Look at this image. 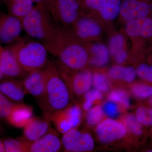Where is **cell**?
<instances>
[{"instance_id":"obj_1","label":"cell","mask_w":152,"mask_h":152,"mask_svg":"<svg viewBox=\"0 0 152 152\" xmlns=\"http://www.w3.org/2000/svg\"><path fill=\"white\" fill-rule=\"evenodd\" d=\"M48 52L62 64L74 70L83 69L88 64V51L68 30L58 27L53 34L42 42Z\"/></svg>"},{"instance_id":"obj_2","label":"cell","mask_w":152,"mask_h":152,"mask_svg":"<svg viewBox=\"0 0 152 152\" xmlns=\"http://www.w3.org/2000/svg\"><path fill=\"white\" fill-rule=\"evenodd\" d=\"M42 70L45 87L39 105L44 113L51 115L71 104L72 94L57 71L55 60L48 59Z\"/></svg>"},{"instance_id":"obj_3","label":"cell","mask_w":152,"mask_h":152,"mask_svg":"<svg viewBox=\"0 0 152 152\" xmlns=\"http://www.w3.org/2000/svg\"><path fill=\"white\" fill-rule=\"evenodd\" d=\"M7 48L28 73L43 69L48 60L43 44L28 38H20Z\"/></svg>"},{"instance_id":"obj_4","label":"cell","mask_w":152,"mask_h":152,"mask_svg":"<svg viewBox=\"0 0 152 152\" xmlns=\"http://www.w3.org/2000/svg\"><path fill=\"white\" fill-rule=\"evenodd\" d=\"M21 20L23 29L28 35L42 42L49 39L58 26L42 5L33 8Z\"/></svg>"},{"instance_id":"obj_5","label":"cell","mask_w":152,"mask_h":152,"mask_svg":"<svg viewBox=\"0 0 152 152\" xmlns=\"http://www.w3.org/2000/svg\"><path fill=\"white\" fill-rule=\"evenodd\" d=\"M55 64L59 75L72 92L81 95L89 91L93 84V74L89 70L83 69L79 72L68 67L58 60Z\"/></svg>"},{"instance_id":"obj_6","label":"cell","mask_w":152,"mask_h":152,"mask_svg":"<svg viewBox=\"0 0 152 152\" xmlns=\"http://www.w3.org/2000/svg\"><path fill=\"white\" fill-rule=\"evenodd\" d=\"M45 9L58 26L67 30L80 18V7L76 0H55Z\"/></svg>"},{"instance_id":"obj_7","label":"cell","mask_w":152,"mask_h":152,"mask_svg":"<svg viewBox=\"0 0 152 152\" xmlns=\"http://www.w3.org/2000/svg\"><path fill=\"white\" fill-rule=\"evenodd\" d=\"M82 110L78 105H70L50 116L51 122L58 132L64 134L76 129L81 122Z\"/></svg>"},{"instance_id":"obj_8","label":"cell","mask_w":152,"mask_h":152,"mask_svg":"<svg viewBox=\"0 0 152 152\" xmlns=\"http://www.w3.org/2000/svg\"><path fill=\"white\" fill-rule=\"evenodd\" d=\"M61 141L65 152L91 151L94 147V140L91 135L76 129L63 134Z\"/></svg>"},{"instance_id":"obj_9","label":"cell","mask_w":152,"mask_h":152,"mask_svg":"<svg viewBox=\"0 0 152 152\" xmlns=\"http://www.w3.org/2000/svg\"><path fill=\"white\" fill-rule=\"evenodd\" d=\"M28 73L7 47L0 48V78H20Z\"/></svg>"},{"instance_id":"obj_10","label":"cell","mask_w":152,"mask_h":152,"mask_svg":"<svg viewBox=\"0 0 152 152\" xmlns=\"http://www.w3.org/2000/svg\"><path fill=\"white\" fill-rule=\"evenodd\" d=\"M23 29L20 19L9 14H1L0 39L1 43H13L20 38Z\"/></svg>"},{"instance_id":"obj_11","label":"cell","mask_w":152,"mask_h":152,"mask_svg":"<svg viewBox=\"0 0 152 152\" xmlns=\"http://www.w3.org/2000/svg\"><path fill=\"white\" fill-rule=\"evenodd\" d=\"M51 115L45 113L41 116L32 117L26 124L23 140L28 142L37 140L50 129Z\"/></svg>"},{"instance_id":"obj_12","label":"cell","mask_w":152,"mask_h":152,"mask_svg":"<svg viewBox=\"0 0 152 152\" xmlns=\"http://www.w3.org/2000/svg\"><path fill=\"white\" fill-rule=\"evenodd\" d=\"M67 30L75 37L83 40L97 37L102 33L101 26L97 22L92 18L86 16L79 18Z\"/></svg>"},{"instance_id":"obj_13","label":"cell","mask_w":152,"mask_h":152,"mask_svg":"<svg viewBox=\"0 0 152 152\" xmlns=\"http://www.w3.org/2000/svg\"><path fill=\"white\" fill-rule=\"evenodd\" d=\"M23 140V139H22ZM27 147V152H58L63 148L61 139L53 128L45 135L34 142L24 140Z\"/></svg>"},{"instance_id":"obj_14","label":"cell","mask_w":152,"mask_h":152,"mask_svg":"<svg viewBox=\"0 0 152 152\" xmlns=\"http://www.w3.org/2000/svg\"><path fill=\"white\" fill-rule=\"evenodd\" d=\"M96 133L102 142L109 143L123 137L126 134V129L121 123L107 119L98 125Z\"/></svg>"},{"instance_id":"obj_15","label":"cell","mask_w":152,"mask_h":152,"mask_svg":"<svg viewBox=\"0 0 152 152\" xmlns=\"http://www.w3.org/2000/svg\"><path fill=\"white\" fill-rule=\"evenodd\" d=\"M121 0H86L87 8L99 12L103 18L112 21L120 14Z\"/></svg>"},{"instance_id":"obj_16","label":"cell","mask_w":152,"mask_h":152,"mask_svg":"<svg viewBox=\"0 0 152 152\" xmlns=\"http://www.w3.org/2000/svg\"><path fill=\"white\" fill-rule=\"evenodd\" d=\"M22 82L27 94L32 95L39 102L43 96L45 87L42 69L28 73Z\"/></svg>"},{"instance_id":"obj_17","label":"cell","mask_w":152,"mask_h":152,"mask_svg":"<svg viewBox=\"0 0 152 152\" xmlns=\"http://www.w3.org/2000/svg\"><path fill=\"white\" fill-rule=\"evenodd\" d=\"M150 11L146 3L137 0H125L121 5L120 14L126 21L147 17Z\"/></svg>"},{"instance_id":"obj_18","label":"cell","mask_w":152,"mask_h":152,"mask_svg":"<svg viewBox=\"0 0 152 152\" xmlns=\"http://www.w3.org/2000/svg\"><path fill=\"white\" fill-rule=\"evenodd\" d=\"M125 31L128 35L133 37H150L152 36V19L146 17L129 21Z\"/></svg>"},{"instance_id":"obj_19","label":"cell","mask_w":152,"mask_h":152,"mask_svg":"<svg viewBox=\"0 0 152 152\" xmlns=\"http://www.w3.org/2000/svg\"><path fill=\"white\" fill-rule=\"evenodd\" d=\"M0 91L6 96L17 102L23 101L25 95L27 94L23 82L13 78L3 80L0 84Z\"/></svg>"},{"instance_id":"obj_20","label":"cell","mask_w":152,"mask_h":152,"mask_svg":"<svg viewBox=\"0 0 152 152\" xmlns=\"http://www.w3.org/2000/svg\"><path fill=\"white\" fill-rule=\"evenodd\" d=\"M32 116L33 108L31 107L24 104H15L7 120L16 127H24Z\"/></svg>"},{"instance_id":"obj_21","label":"cell","mask_w":152,"mask_h":152,"mask_svg":"<svg viewBox=\"0 0 152 152\" xmlns=\"http://www.w3.org/2000/svg\"><path fill=\"white\" fill-rule=\"evenodd\" d=\"M89 51L91 56L88 64L93 66L101 67L106 65L110 59L109 49L103 44H94L90 47Z\"/></svg>"},{"instance_id":"obj_22","label":"cell","mask_w":152,"mask_h":152,"mask_svg":"<svg viewBox=\"0 0 152 152\" xmlns=\"http://www.w3.org/2000/svg\"><path fill=\"white\" fill-rule=\"evenodd\" d=\"M124 38L121 34L113 36L109 42V50L118 64H122L127 57V53L124 49Z\"/></svg>"},{"instance_id":"obj_23","label":"cell","mask_w":152,"mask_h":152,"mask_svg":"<svg viewBox=\"0 0 152 152\" xmlns=\"http://www.w3.org/2000/svg\"><path fill=\"white\" fill-rule=\"evenodd\" d=\"M33 0H11L9 14L21 20L34 8Z\"/></svg>"},{"instance_id":"obj_24","label":"cell","mask_w":152,"mask_h":152,"mask_svg":"<svg viewBox=\"0 0 152 152\" xmlns=\"http://www.w3.org/2000/svg\"><path fill=\"white\" fill-rule=\"evenodd\" d=\"M109 75L112 78L122 80L131 83L134 80L136 71L132 67H124L115 66L110 69Z\"/></svg>"},{"instance_id":"obj_25","label":"cell","mask_w":152,"mask_h":152,"mask_svg":"<svg viewBox=\"0 0 152 152\" xmlns=\"http://www.w3.org/2000/svg\"><path fill=\"white\" fill-rule=\"evenodd\" d=\"M103 109L100 106H95L87 112L86 122L89 126H94L101 122L104 117Z\"/></svg>"},{"instance_id":"obj_26","label":"cell","mask_w":152,"mask_h":152,"mask_svg":"<svg viewBox=\"0 0 152 152\" xmlns=\"http://www.w3.org/2000/svg\"><path fill=\"white\" fill-rule=\"evenodd\" d=\"M4 142L6 152H27L26 144L23 140L8 139Z\"/></svg>"},{"instance_id":"obj_27","label":"cell","mask_w":152,"mask_h":152,"mask_svg":"<svg viewBox=\"0 0 152 152\" xmlns=\"http://www.w3.org/2000/svg\"><path fill=\"white\" fill-rule=\"evenodd\" d=\"M108 99L121 104L125 107L127 108L130 105L129 96L124 90H116L113 91L109 95Z\"/></svg>"},{"instance_id":"obj_28","label":"cell","mask_w":152,"mask_h":152,"mask_svg":"<svg viewBox=\"0 0 152 152\" xmlns=\"http://www.w3.org/2000/svg\"><path fill=\"white\" fill-rule=\"evenodd\" d=\"M85 101L83 104V108L85 111H88L91 108L94 102L101 99L103 96L100 91L96 89L89 90L85 94Z\"/></svg>"},{"instance_id":"obj_29","label":"cell","mask_w":152,"mask_h":152,"mask_svg":"<svg viewBox=\"0 0 152 152\" xmlns=\"http://www.w3.org/2000/svg\"><path fill=\"white\" fill-rule=\"evenodd\" d=\"M93 85L95 89L101 92L107 91L110 88L107 79L104 75L100 73L93 74Z\"/></svg>"},{"instance_id":"obj_30","label":"cell","mask_w":152,"mask_h":152,"mask_svg":"<svg viewBox=\"0 0 152 152\" xmlns=\"http://www.w3.org/2000/svg\"><path fill=\"white\" fill-rule=\"evenodd\" d=\"M126 126L128 130L137 135L142 133V129L140 123L134 115H131L126 117L125 120Z\"/></svg>"},{"instance_id":"obj_31","label":"cell","mask_w":152,"mask_h":152,"mask_svg":"<svg viewBox=\"0 0 152 152\" xmlns=\"http://www.w3.org/2000/svg\"><path fill=\"white\" fill-rule=\"evenodd\" d=\"M137 118L141 124L152 125V109L144 107L139 108L137 111Z\"/></svg>"},{"instance_id":"obj_32","label":"cell","mask_w":152,"mask_h":152,"mask_svg":"<svg viewBox=\"0 0 152 152\" xmlns=\"http://www.w3.org/2000/svg\"><path fill=\"white\" fill-rule=\"evenodd\" d=\"M15 104L8 99L4 95L0 94V116L3 119L7 118Z\"/></svg>"},{"instance_id":"obj_33","label":"cell","mask_w":152,"mask_h":152,"mask_svg":"<svg viewBox=\"0 0 152 152\" xmlns=\"http://www.w3.org/2000/svg\"><path fill=\"white\" fill-rule=\"evenodd\" d=\"M132 92L137 97L145 98L152 96V87L145 85L136 84L132 88Z\"/></svg>"},{"instance_id":"obj_34","label":"cell","mask_w":152,"mask_h":152,"mask_svg":"<svg viewBox=\"0 0 152 152\" xmlns=\"http://www.w3.org/2000/svg\"><path fill=\"white\" fill-rule=\"evenodd\" d=\"M136 74L140 78L152 83V66L141 64L137 68Z\"/></svg>"},{"instance_id":"obj_35","label":"cell","mask_w":152,"mask_h":152,"mask_svg":"<svg viewBox=\"0 0 152 152\" xmlns=\"http://www.w3.org/2000/svg\"><path fill=\"white\" fill-rule=\"evenodd\" d=\"M104 112L108 116L115 117L119 114V110L116 104L113 102H107L103 106Z\"/></svg>"},{"instance_id":"obj_36","label":"cell","mask_w":152,"mask_h":152,"mask_svg":"<svg viewBox=\"0 0 152 152\" xmlns=\"http://www.w3.org/2000/svg\"><path fill=\"white\" fill-rule=\"evenodd\" d=\"M0 152H6L4 143L3 141L1 140V142H0Z\"/></svg>"},{"instance_id":"obj_37","label":"cell","mask_w":152,"mask_h":152,"mask_svg":"<svg viewBox=\"0 0 152 152\" xmlns=\"http://www.w3.org/2000/svg\"><path fill=\"white\" fill-rule=\"evenodd\" d=\"M50 1V0H33L34 2L36 3H40L44 1Z\"/></svg>"},{"instance_id":"obj_38","label":"cell","mask_w":152,"mask_h":152,"mask_svg":"<svg viewBox=\"0 0 152 152\" xmlns=\"http://www.w3.org/2000/svg\"><path fill=\"white\" fill-rule=\"evenodd\" d=\"M150 104H151V106L152 107V97L151 98V99H150Z\"/></svg>"},{"instance_id":"obj_39","label":"cell","mask_w":152,"mask_h":152,"mask_svg":"<svg viewBox=\"0 0 152 152\" xmlns=\"http://www.w3.org/2000/svg\"><path fill=\"white\" fill-rule=\"evenodd\" d=\"M149 152H152V151H149Z\"/></svg>"}]
</instances>
